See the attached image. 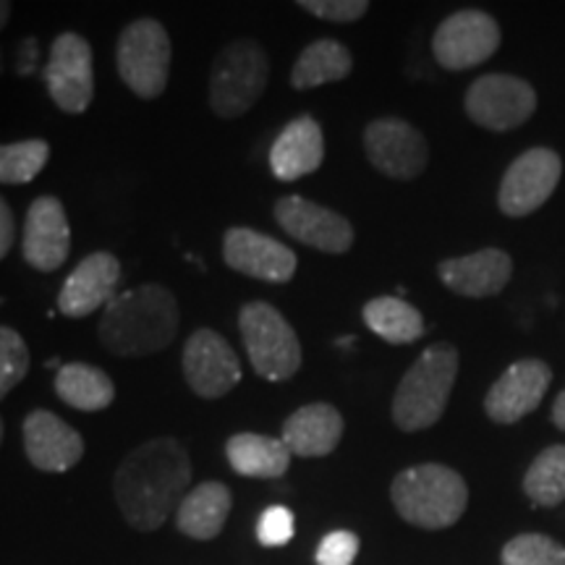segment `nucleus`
Segmentation results:
<instances>
[{"instance_id":"nucleus-4","label":"nucleus","mask_w":565,"mask_h":565,"mask_svg":"<svg viewBox=\"0 0 565 565\" xmlns=\"http://www.w3.org/2000/svg\"><path fill=\"white\" fill-rule=\"evenodd\" d=\"M391 500L406 524L437 532L461 521L469 505V487L450 466L422 463L393 479Z\"/></svg>"},{"instance_id":"nucleus-13","label":"nucleus","mask_w":565,"mask_h":565,"mask_svg":"<svg viewBox=\"0 0 565 565\" xmlns=\"http://www.w3.org/2000/svg\"><path fill=\"white\" fill-rule=\"evenodd\" d=\"M364 152L374 171L395 181L416 179L429 162L427 139L404 118H377L366 126Z\"/></svg>"},{"instance_id":"nucleus-37","label":"nucleus","mask_w":565,"mask_h":565,"mask_svg":"<svg viewBox=\"0 0 565 565\" xmlns=\"http://www.w3.org/2000/svg\"><path fill=\"white\" fill-rule=\"evenodd\" d=\"M553 424L565 433V391L557 395L555 404H553Z\"/></svg>"},{"instance_id":"nucleus-9","label":"nucleus","mask_w":565,"mask_h":565,"mask_svg":"<svg viewBox=\"0 0 565 565\" xmlns=\"http://www.w3.org/2000/svg\"><path fill=\"white\" fill-rule=\"evenodd\" d=\"M466 116L490 131H513L536 110V92L511 74H484L471 84L463 100Z\"/></svg>"},{"instance_id":"nucleus-15","label":"nucleus","mask_w":565,"mask_h":565,"mask_svg":"<svg viewBox=\"0 0 565 565\" xmlns=\"http://www.w3.org/2000/svg\"><path fill=\"white\" fill-rule=\"evenodd\" d=\"M223 263L246 278L288 282L296 275L299 257L291 246L244 225H233L223 236Z\"/></svg>"},{"instance_id":"nucleus-34","label":"nucleus","mask_w":565,"mask_h":565,"mask_svg":"<svg viewBox=\"0 0 565 565\" xmlns=\"http://www.w3.org/2000/svg\"><path fill=\"white\" fill-rule=\"evenodd\" d=\"M359 555V536L353 532H330L317 547V565H353Z\"/></svg>"},{"instance_id":"nucleus-3","label":"nucleus","mask_w":565,"mask_h":565,"mask_svg":"<svg viewBox=\"0 0 565 565\" xmlns=\"http://www.w3.org/2000/svg\"><path fill=\"white\" fill-rule=\"evenodd\" d=\"M458 377V351L433 343L408 366L393 395V422L404 433H422L443 419Z\"/></svg>"},{"instance_id":"nucleus-11","label":"nucleus","mask_w":565,"mask_h":565,"mask_svg":"<svg viewBox=\"0 0 565 565\" xmlns=\"http://www.w3.org/2000/svg\"><path fill=\"white\" fill-rule=\"evenodd\" d=\"M503 32L487 11L466 9L448 17L433 34V55L445 71H466L498 53Z\"/></svg>"},{"instance_id":"nucleus-2","label":"nucleus","mask_w":565,"mask_h":565,"mask_svg":"<svg viewBox=\"0 0 565 565\" xmlns=\"http://www.w3.org/2000/svg\"><path fill=\"white\" fill-rule=\"evenodd\" d=\"M179 328L181 312L171 288L145 282L118 294L103 309L97 335L113 356L137 359L166 351L179 335Z\"/></svg>"},{"instance_id":"nucleus-10","label":"nucleus","mask_w":565,"mask_h":565,"mask_svg":"<svg viewBox=\"0 0 565 565\" xmlns=\"http://www.w3.org/2000/svg\"><path fill=\"white\" fill-rule=\"evenodd\" d=\"M181 372L194 395L204 401H217L242 383V359L221 333L212 328H200L183 345Z\"/></svg>"},{"instance_id":"nucleus-41","label":"nucleus","mask_w":565,"mask_h":565,"mask_svg":"<svg viewBox=\"0 0 565 565\" xmlns=\"http://www.w3.org/2000/svg\"><path fill=\"white\" fill-rule=\"evenodd\" d=\"M0 74H3V51H0Z\"/></svg>"},{"instance_id":"nucleus-7","label":"nucleus","mask_w":565,"mask_h":565,"mask_svg":"<svg viewBox=\"0 0 565 565\" xmlns=\"http://www.w3.org/2000/svg\"><path fill=\"white\" fill-rule=\"evenodd\" d=\"M173 45L158 19H137L121 32L116 45V66L121 82L139 100H154L168 87Z\"/></svg>"},{"instance_id":"nucleus-24","label":"nucleus","mask_w":565,"mask_h":565,"mask_svg":"<svg viewBox=\"0 0 565 565\" xmlns=\"http://www.w3.org/2000/svg\"><path fill=\"white\" fill-rule=\"evenodd\" d=\"M225 458L238 477L278 479L288 471L291 450L278 437L257 433H238L225 443Z\"/></svg>"},{"instance_id":"nucleus-35","label":"nucleus","mask_w":565,"mask_h":565,"mask_svg":"<svg viewBox=\"0 0 565 565\" xmlns=\"http://www.w3.org/2000/svg\"><path fill=\"white\" fill-rule=\"evenodd\" d=\"M13 242H17V221H13V210L9 207V202L0 196V263L11 254Z\"/></svg>"},{"instance_id":"nucleus-25","label":"nucleus","mask_w":565,"mask_h":565,"mask_svg":"<svg viewBox=\"0 0 565 565\" xmlns=\"http://www.w3.org/2000/svg\"><path fill=\"white\" fill-rule=\"evenodd\" d=\"M55 395L76 412H105L116 401V385L100 366L84 362L63 364L55 372Z\"/></svg>"},{"instance_id":"nucleus-19","label":"nucleus","mask_w":565,"mask_h":565,"mask_svg":"<svg viewBox=\"0 0 565 565\" xmlns=\"http://www.w3.org/2000/svg\"><path fill=\"white\" fill-rule=\"evenodd\" d=\"M118 280H121V263H118L116 254H89L63 282L58 294V312L63 317H71V320L95 315L97 309L108 307L116 299Z\"/></svg>"},{"instance_id":"nucleus-40","label":"nucleus","mask_w":565,"mask_h":565,"mask_svg":"<svg viewBox=\"0 0 565 565\" xmlns=\"http://www.w3.org/2000/svg\"><path fill=\"white\" fill-rule=\"evenodd\" d=\"M3 429H6L3 427V419H0V445H3Z\"/></svg>"},{"instance_id":"nucleus-31","label":"nucleus","mask_w":565,"mask_h":565,"mask_svg":"<svg viewBox=\"0 0 565 565\" xmlns=\"http://www.w3.org/2000/svg\"><path fill=\"white\" fill-rule=\"evenodd\" d=\"M32 356L26 341L9 324H0V401L30 374Z\"/></svg>"},{"instance_id":"nucleus-6","label":"nucleus","mask_w":565,"mask_h":565,"mask_svg":"<svg viewBox=\"0 0 565 565\" xmlns=\"http://www.w3.org/2000/svg\"><path fill=\"white\" fill-rule=\"evenodd\" d=\"M246 356L267 383H286L301 370L303 353L291 322L267 301H249L238 312Z\"/></svg>"},{"instance_id":"nucleus-38","label":"nucleus","mask_w":565,"mask_h":565,"mask_svg":"<svg viewBox=\"0 0 565 565\" xmlns=\"http://www.w3.org/2000/svg\"><path fill=\"white\" fill-rule=\"evenodd\" d=\"M11 11H13V6L9 3V0H0V32H3L6 24H9Z\"/></svg>"},{"instance_id":"nucleus-30","label":"nucleus","mask_w":565,"mask_h":565,"mask_svg":"<svg viewBox=\"0 0 565 565\" xmlns=\"http://www.w3.org/2000/svg\"><path fill=\"white\" fill-rule=\"evenodd\" d=\"M503 565H565V547L547 534H519L500 553Z\"/></svg>"},{"instance_id":"nucleus-36","label":"nucleus","mask_w":565,"mask_h":565,"mask_svg":"<svg viewBox=\"0 0 565 565\" xmlns=\"http://www.w3.org/2000/svg\"><path fill=\"white\" fill-rule=\"evenodd\" d=\"M40 63V42L34 38H24L19 45V58H17V71L19 76H32L34 68Z\"/></svg>"},{"instance_id":"nucleus-8","label":"nucleus","mask_w":565,"mask_h":565,"mask_svg":"<svg viewBox=\"0 0 565 565\" xmlns=\"http://www.w3.org/2000/svg\"><path fill=\"white\" fill-rule=\"evenodd\" d=\"M42 76L51 100L68 116H82L95 97V58L89 42L76 32L58 34Z\"/></svg>"},{"instance_id":"nucleus-5","label":"nucleus","mask_w":565,"mask_h":565,"mask_svg":"<svg viewBox=\"0 0 565 565\" xmlns=\"http://www.w3.org/2000/svg\"><path fill=\"white\" fill-rule=\"evenodd\" d=\"M270 82V61L257 40H233L210 68V108L221 118L249 113Z\"/></svg>"},{"instance_id":"nucleus-22","label":"nucleus","mask_w":565,"mask_h":565,"mask_svg":"<svg viewBox=\"0 0 565 565\" xmlns=\"http://www.w3.org/2000/svg\"><path fill=\"white\" fill-rule=\"evenodd\" d=\"M345 422L333 404H307L282 422L280 440L299 458L330 456L341 443Z\"/></svg>"},{"instance_id":"nucleus-18","label":"nucleus","mask_w":565,"mask_h":565,"mask_svg":"<svg viewBox=\"0 0 565 565\" xmlns=\"http://www.w3.org/2000/svg\"><path fill=\"white\" fill-rule=\"evenodd\" d=\"M21 435H24V454L30 463L47 475H63L74 469L84 456L82 435L47 408H34L26 414Z\"/></svg>"},{"instance_id":"nucleus-20","label":"nucleus","mask_w":565,"mask_h":565,"mask_svg":"<svg viewBox=\"0 0 565 565\" xmlns=\"http://www.w3.org/2000/svg\"><path fill=\"white\" fill-rule=\"evenodd\" d=\"M443 286L466 299H487L498 296L513 275V259L503 249H479L466 257L445 259L437 265Z\"/></svg>"},{"instance_id":"nucleus-29","label":"nucleus","mask_w":565,"mask_h":565,"mask_svg":"<svg viewBox=\"0 0 565 565\" xmlns=\"http://www.w3.org/2000/svg\"><path fill=\"white\" fill-rule=\"evenodd\" d=\"M51 160V145L45 139H21L0 145V183L21 186L38 179Z\"/></svg>"},{"instance_id":"nucleus-14","label":"nucleus","mask_w":565,"mask_h":565,"mask_svg":"<svg viewBox=\"0 0 565 565\" xmlns=\"http://www.w3.org/2000/svg\"><path fill=\"white\" fill-rule=\"evenodd\" d=\"M275 221L294 242H301L324 254H345L353 246V225L341 212L322 207L299 194L275 202Z\"/></svg>"},{"instance_id":"nucleus-32","label":"nucleus","mask_w":565,"mask_h":565,"mask_svg":"<svg viewBox=\"0 0 565 565\" xmlns=\"http://www.w3.org/2000/svg\"><path fill=\"white\" fill-rule=\"evenodd\" d=\"M296 521L286 505H270L257 521V540L265 547H282L294 540Z\"/></svg>"},{"instance_id":"nucleus-1","label":"nucleus","mask_w":565,"mask_h":565,"mask_svg":"<svg viewBox=\"0 0 565 565\" xmlns=\"http://www.w3.org/2000/svg\"><path fill=\"white\" fill-rule=\"evenodd\" d=\"M192 484V461L175 437H152L118 463L113 494L126 524L154 532L179 511Z\"/></svg>"},{"instance_id":"nucleus-23","label":"nucleus","mask_w":565,"mask_h":565,"mask_svg":"<svg viewBox=\"0 0 565 565\" xmlns=\"http://www.w3.org/2000/svg\"><path fill=\"white\" fill-rule=\"evenodd\" d=\"M233 508V494L223 482H202L186 492L175 511V526L196 542H210L223 532Z\"/></svg>"},{"instance_id":"nucleus-26","label":"nucleus","mask_w":565,"mask_h":565,"mask_svg":"<svg viewBox=\"0 0 565 565\" xmlns=\"http://www.w3.org/2000/svg\"><path fill=\"white\" fill-rule=\"evenodd\" d=\"M353 58L351 51L343 45V42L322 38L309 42L307 47L299 53L294 68H291V87L294 89H315L322 87V84L343 82L345 76L351 74Z\"/></svg>"},{"instance_id":"nucleus-33","label":"nucleus","mask_w":565,"mask_h":565,"mask_svg":"<svg viewBox=\"0 0 565 565\" xmlns=\"http://www.w3.org/2000/svg\"><path fill=\"white\" fill-rule=\"evenodd\" d=\"M296 6L317 19L333 21V24H351L370 11L366 0H299Z\"/></svg>"},{"instance_id":"nucleus-17","label":"nucleus","mask_w":565,"mask_h":565,"mask_svg":"<svg viewBox=\"0 0 565 565\" xmlns=\"http://www.w3.org/2000/svg\"><path fill=\"white\" fill-rule=\"evenodd\" d=\"M24 263L38 273H55L71 254V225L58 196H38L26 210L21 236Z\"/></svg>"},{"instance_id":"nucleus-21","label":"nucleus","mask_w":565,"mask_h":565,"mask_svg":"<svg viewBox=\"0 0 565 565\" xmlns=\"http://www.w3.org/2000/svg\"><path fill=\"white\" fill-rule=\"evenodd\" d=\"M324 160V134L312 116H299L270 147V171L278 181H299L320 171Z\"/></svg>"},{"instance_id":"nucleus-28","label":"nucleus","mask_w":565,"mask_h":565,"mask_svg":"<svg viewBox=\"0 0 565 565\" xmlns=\"http://www.w3.org/2000/svg\"><path fill=\"white\" fill-rule=\"evenodd\" d=\"M524 492L534 505L555 508L565 500V445H550L534 458L524 477Z\"/></svg>"},{"instance_id":"nucleus-39","label":"nucleus","mask_w":565,"mask_h":565,"mask_svg":"<svg viewBox=\"0 0 565 565\" xmlns=\"http://www.w3.org/2000/svg\"><path fill=\"white\" fill-rule=\"evenodd\" d=\"M47 370H61V366H63V362H61V359L58 356H55V359H47Z\"/></svg>"},{"instance_id":"nucleus-42","label":"nucleus","mask_w":565,"mask_h":565,"mask_svg":"<svg viewBox=\"0 0 565 565\" xmlns=\"http://www.w3.org/2000/svg\"><path fill=\"white\" fill-rule=\"evenodd\" d=\"M0 301H3V299H0Z\"/></svg>"},{"instance_id":"nucleus-12","label":"nucleus","mask_w":565,"mask_h":565,"mask_svg":"<svg viewBox=\"0 0 565 565\" xmlns=\"http://www.w3.org/2000/svg\"><path fill=\"white\" fill-rule=\"evenodd\" d=\"M563 160L555 150L534 147L515 158L500 181L498 207L508 217H526L540 210L561 183Z\"/></svg>"},{"instance_id":"nucleus-27","label":"nucleus","mask_w":565,"mask_h":565,"mask_svg":"<svg viewBox=\"0 0 565 565\" xmlns=\"http://www.w3.org/2000/svg\"><path fill=\"white\" fill-rule=\"evenodd\" d=\"M364 324L391 345H408L424 335V317L414 303L398 296H377L362 309Z\"/></svg>"},{"instance_id":"nucleus-16","label":"nucleus","mask_w":565,"mask_h":565,"mask_svg":"<svg viewBox=\"0 0 565 565\" xmlns=\"http://www.w3.org/2000/svg\"><path fill=\"white\" fill-rule=\"evenodd\" d=\"M553 383V370L542 359H521L494 380L484 395V412L494 424H515L534 412Z\"/></svg>"}]
</instances>
